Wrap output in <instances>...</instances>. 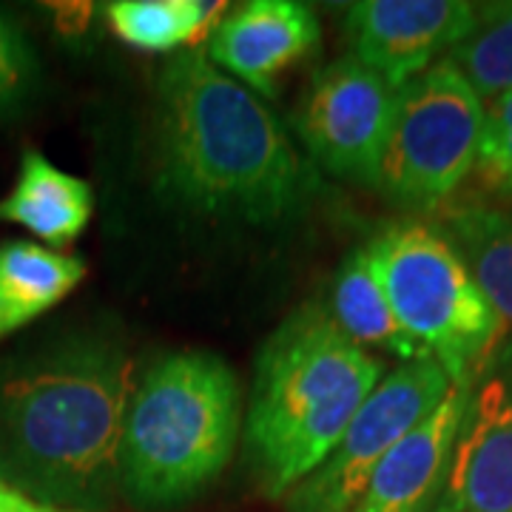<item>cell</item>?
I'll use <instances>...</instances> for the list:
<instances>
[{"label": "cell", "instance_id": "obj_3", "mask_svg": "<svg viewBox=\"0 0 512 512\" xmlns=\"http://www.w3.org/2000/svg\"><path fill=\"white\" fill-rule=\"evenodd\" d=\"M382 370L319 305H302L271 333L245 416V453L262 493L288 495L311 476L382 382Z\"/></svg>", "mask_w": 512, "mask_h": 512}, {"label": "cell", "instance_id": "obj_4", "mask_svg": "<svg viewBox=\"0 0 512 512\" xmlns=\"http://www.w3.org/2000/svg\"><path fill=\"white\" fill-rule=\"evenodd\" d=\"M239 384L214 353L185 350L134 384L123 427L120 490L140 507H168L202 493L234 456Z\"/></svg>", "mask_w": 512, "mask_h": 512}, {"label": "cell", "instance_id": "obj_20", "mask_svg": "<svg viewBox=\"0 0 512 512\" xmlns=\"http://www.w3.org/2000/svg\"><path fill=\"white\" fill-rule=\"evenodd\" d=\"M37 80V60L29 40L0 12V114L29 100Z\"/></svg>", "mask_w": 512, "mask_h": 512}, {"label": "cell", "instance_id": "obj_7", "mask_svg": "<svg viewBox=\"0 0 512 512\" xmlns=\"http://www.w3.org/2000/svg\"><path fill=\"white\" fill-rule=\"evenodd\" d=\"M450 390V376L430 356L390 370L359 407L330 456L285 495L288 512H353L379 461L416 430Z\"/></svg>", "mask_w": 512, "mask_h": 512}, {"label": "cell", "instance_id": "obj_17", "mask_svg": "<svg viewBox=\"0 0 512 512\" xmlns=\"http://www.w3.org/2000/svg\"><path fill=\"white\" fill-rule=\"evenodd\" d=\"M222 3L208 0H117L106 6L109 29L143 52H174L214 32Z\"/></svg>", "mask_w": 512, "mask_h": 512}, {"label": "cell", "instance_id": "obj_21", "mask_svg": "<svg viewBox=\"0 0 512 512\" xmlns=\"http://www.w3.org/2000/svg\"><path fill=\"white\" fill-rule=\"evenodd\" d=\"M0 512H63L49 507V504H40L32 495L20 493L18 487H12L9 481L0 478Z\"/></svg>", "mask_w": 512, "mask_h": 512}, {"label": "cell", "instance_id": "obj_16", "mask_svg": "<svg viewBox=\"0 0 512 512\" xmlns=\"http://www.w3.org/2000/svg\"><path fill=\"white\" fill-rule=\"evenodd\" d=\"M447 239L493 305L504 328H512V217L484 202H461L444 211Z\"/></svg>", "mask_w": 512, "mask_h": 512}, {"label": "cell", "instance_id": "obj_14", "mask_svg": "<svg viewBox=\"0 0 512 512\" xmlns=\"http://www.w3.org/2000/svg\"><path fill=\"white\" fill-rule=\"evenodd\" d=\"M83 279L80 256L26 239L0 242V342L57 308Z\"/></svg>", "mask_w": 512, "mask_h": 512}, {"label": "cell", "instance_id": "obj_18", "mask_svg": "<svg viewBox=\"0 0 512 512\" xmlns=\"http://www.w3.org/2000/svg\"><path fill=\"white\" fill-rule=\"evenodd\" d=\"M458 72L467 77L481 103L512 89V3L478 6L473 32L450 52Z\"/></svg>", "mask_w": 512, "mask_h": 512}, {"label": "cell", "instance_id": "obj_15", "mask_svg": "<svg viewBox=\"0 0 512 512\" xmlns=\"http://www.w3.org/2000/svg\"><path fill=\"white\" fill-rule=\"evenodd\" d=\"M328 313L339 330L359 348L387 350L399 356L402 362L427 356L393 316L390 299L384 293L382 279L373 268L367 248H356L339 265V271L333 276Z\"/></svg>", "mask_w": 512, "mask_h": 512}, {"label": "cell", "instance_id": "obj_19", "mask_svg": "<svg viewBox=\"0 0 512 512\" xmlns=\"http://www.w3.org/2000/svg\"><path fill=\"white\" fill-rule=\"evenodd\" d=\"M470 177L484 197L512 202V89L484 109V128Z\"/></svg>", "mask_w": 512, "mask_h": 512}, {"label": "cell", "instance_id": "obj_9", "mask_svg": "<svg viewBox=\"0 0 512 512\" xmlns=\"http://www.w3.org/2000/svg\"><path fill=\"white\" fill-rule=\"evenodd\" d=\"M441 512H512V336L464 384Z\"/></svg>", "mask_w": 512, "mask_h": 512}, {"label": "cell", "instance_id": "obj_1", "mask_svg": "<svg viewBox=\"0 0 512 512\" xmlns=\"http://www.w3.org/2000/svg\"><path fill=\"white\" fill-rule=\"evenodd\" d=\"M131 359L109 330H72L0 359V478L63 512L120 490Z\"/></svg>", "mask_w": 512, "mask_h": 512}, {"label": "cell", "instance_id": "obj_10", "mask_svg": "<svg viewBox=\"0 0 512 512\" xmlns=\"http://www.w3.org/2000/svg\"><path fill=\"white\" fill-rule=\"evenodd\" d=\"M478 6L467 0H362L348 9L353 57L399 92L439 55L473 32Z\"/></svg>", "mask_w": 512, "mask_h": 512}, {"label": "cell", "instance_id": "obj_13", "mask_svg": "<svg viewBox=\"0 0 512 512\" xmlns=\"http://www.w3.org/2000/svg\"><path fill=\"white\" fill-rule=\"evenodd\" d=\"M92 185L29 148L20 157L18 183L0 200V220L26 228L52 251L72 245L92 220Z\"/></svg>", "mask_w": 512, "mask_h": 512}, {"label": "cell", "instance_id": "obj_2", "mask_svg": "<svg viewBox=\"0 0 512 512\" xmlns=\"http://www.w3.org/2000/svg\"><path fill=\"white\" fill-rule=\"evenodd\" d=\"M313 171L254 92L202 52H180L157 83V191L194 217L276 225L302 211Z\"/></svg>", "mask_w": 512, "mask_h": 512}, {"label": "cell", "instance_id": "obj_12", "mask_svg": "<svg viewBox=\"0 0 512 512\" xmlns=\"http://www.w3.org/2000/svg\"><path fill=\"white\" fill-rule=\"evenodd\" d=\"M464 413V384L379 461L353 512H441Z\"/></svg>", "mask_w": 512, "mask_h": 512}, {"label": "cell", "instance_id": "obj_8", "mask_svg": "<svg viewBox=\"0 0 512 512\" xmlns=\"http://www.w3.org/2000/svg\"><path fill=\"white\" fill-rule=\"evenodd\" d=\"M393 109L396 92L348 55L313 74L293 123L308 154L333 177L379 185Z\"/></svg>", "mask_w": 512, "mask_h": 512}, {"label": "cell", "instance_id": "obj_6", "mask_svg": "<svg viewBox=\"0 0 512 512\" xmlns=\"http://www.w3.org/2000/svg\"><path fill=\"white\" fill-rule=\"evenodd\" d=\"M484 103L450 57L396 92L379 191L410 211H439L473 174Z\"/></svg>", "mask_w": 512, "mask_h": 512}, {"label": "cell", "instance_id": "obj_11", "mask_svg": "<svg viewBox=\"0 0 512 512\" xmlns=\"http://www.w3.org/2000/svg\"><path fill=\"white\" fill-rule=\"evenodd\" d=\"M319 37L322 29L311 6L296 0H251L214 26L205 57L256 92L274 94L276 77L311 55Z\"/></svg>", "mask_w": 512, "mask_h": 512}, {"label": "cell", "instance_id": "obj_5", "mask_svg": "<svg viewBox=\"0 0 512 512\" xmlns=\"http://www.w3.org/2000/svg\"><path fill=\"white\" fill-rule=\"evenodd\" d=\"M393 316L453 384H467L504 339V322L447 234L424 220L384 228L367 245Z\"/></svg>", "mask_w": 512, "mask_h": 512}]
</instances>
